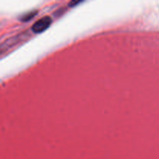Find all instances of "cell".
Masks as SVG:
<instances>
[{
	"instance_id": "6da1fadb",
	"label": "cell",
	"mask_w": 159,
	"mask_h": 159,
	"mask_svg": "<svg viewBox=\"0 0 159 159\" xmlns=\"http://www.w3.org/2000/svg\"><path fill=\"white\" fill-rule=\"evenodd\" d=\"M51 23H52V20H51V17L48 16H45L41 17L38 20H37L31 27V30L35 34H40V33L46 30L49 27L50 25L51 24Z\"/></svg>"
},
{
	"instance_id": "3957f363",
	"label": "cell",
	"mask_w": 159,
	"mask_h": 159,
	"mask_svg": "<svg viewBox=\"0 0 159 159\" xmlns=\"http://www.w3.org/2000/svg\"><path fill=\"white\" fill-rule=\"evenodd\" d=\"M79 3H80V2H79V1H77V2L71 1V2H69V6H71V7H72V6H75V5L79 4Z\"/></svg>"
},
{
	"instance_id": "7a4b0ae2",
	"label": "cell",
	"mask_w": 159,
	"mask_h": 159,
	"mask_svg": "<svg viewBox=\"0 0 159 159\" xmlns=\"http://www.w3.org/2000/svg\"><path fill=\"white\" fill-rule=\"evenodd\" d=\"M36 14H37V12H36V11H34V12H28L27 14H25V15H23V16L21 17V20H23V21H28V20H30L31 18H33L34 16H35Z\"/></svg>"
}]
</instances>
